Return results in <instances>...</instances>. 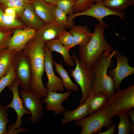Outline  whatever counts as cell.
Instances as JSON below:
<instances>
[{"label":"cell","instance_id":"5bb4252c","mask_svg":"<svg viewBox=\"0 0 134 134\" xmlns=\"http://www.w3.org/2000/svg\"><path fill=\"white\" fill-rule=\"evenodd\" d=\"M71 93V90L62 93L49 92L45 98L41 100L42 102L46 104L47 111H53L55 115H58L65 111L66 109L62 105V103L69 97Z\"/></svg>","mask_w":134,"mask_h":134},{"label":"cell","instance_id":"8fae6325","mask_svg":"<svg viewBox=\"0 0 134 134\" xmlns=\"http://www.w3.org/2000/svg\"><path fill=\"white\" fill-rule=\"evenodd\" d=\"M45 56L44 70L46 72L48 81L46 85L47 92H62L64 90V86L61 78L55 74L53 68V60L52 52L44 46Z\"/></svg>","mask_w":134,"mask_h":134},{"label":"cell","instance_id":"9a60e30c","mask_svg":"<svg viewBox=\"0 0 134 134\" xmlns=\"http://www.w3.org/2000/svg\"><path fill=\"white\" fill-rule=\"evenodd\" d=\"M95 92L93 90L89 96L83 103L72 110H67L63 114V118L61 119V124L65 125L69 122L77 121L89 115V106L94 96Z\"/></svg>","mask_w":134,"mask_h":134},{"label":"cell","instance_id":"f546056e","mask_svg":"<svg viewBox=\"0 0 134 134\" xmlns=\"http://www.w3.org/2000/svg\"><path fill=\"white\" fill-rule=\"evenodd\" d=\"M8 109L6 106H3L0 104V134H8L6 125L9 122L7 112Z\"/></svg>","mask_w":134,"mask_h":134},{"label":"cell","instance_id":"7bdbcfd3","mask_svg":"<svg viewBox=\"0 0 134 134\" xmlns=\"http://www.w3.org/2000/svg\"><path fill=\"white\" fill-rule=\"evenodd\" d=\"M30 2L33 0H28Z\"/></svg>","mask_w":134,"mask_h":134},{"label":"cell","instance_id":"4316f807","mask_svg":"<svg viewBox=\"0 0 134 134\" xmlns=\"http://www.w3.org/2000/svg\"><path fill=\"white\" fill-rule=\"evenodd\" d=\"M30 2L28 0H14L0 4L3 7L11 8L15 11L16 16L21 17L26 5Z\"/></svg>","mask_w":134,"mask_h":134},{"label":"cell","instance_id":"d6986e66","mask_svg":"<svg viewBox=\"0 0 134 134\" xmlns=\"http://www.w3.org/2000/svg\"><path fill=\"white\" fill-rule=\"evenodd\" d=\"M27 26L20 20L7 15L0 6V31L13 32L18 29H24Z\"/></svg>","mask_w":134,"mask_h":134},{"label":"cell","instance_id":"7402d4cb","mask_svg":"<svg viewBox=\"0 0 134 134\" xmlns=\"http://www.w3.org/2000/svg\"><path fill=\"white\" fill-rule=\"evenodd\" d=\"M17 52L13 49L7 48L0 52V79L10 70Z\"/></svg>","mask_w":134,"mask_h":134},{"label":"cell","instance_id":"3957f363","mask_svg":"<svg viewBox=\"0 0 134 134\" xmlns=\"http://www.w3.org/2000/svg\"><path fill=\"white\" fill-rule=\"evenodd\" d=\"M105 51L101 54L91 68L95 75L93 90L97 92H103L108 99L115 93L114 82L112 78L107 74V70L112 64V58L115 52Z\"/></svg>","mask_w":134,"mask_h":134},{"label":"cell","instance_id":"6da1fadb","mask_svg":"<svg viewBox=\"0 0 134 134\" xmlns=\"http://www.w3.org/2000/svg\"><path fill=\"white\" fill-rule=\"evenodd\" d=\"M45 44L44 42L35 37L27 43L22 50L30 61L32 91L40 98L45 97L48 93L42 81L45 70Z\"/></svg>","mask_w":134,"mask_h":134},{"label":"cell","instance_id":"5b68a950","mask_svg":"<svg viewBox=\"0 0 134 134\" xmlns=\"http://www.w3.org/2000/svg\"><path fill=\"white\" fill-rule=\"evenodd\" d=\"M76 66L71 71V76L80 87L82 97L79 104L83 103L89 96L94 87L95 75L91 68L77 58L74 52L72 56Z\"/></svg>","mask_w":134,"mask_h":134},{"label":"cell","instance_id":"836d02e7","mask_svg":"<svg viewBox=\"0 0 134 134\" xmlns=\"http://www.w3.org/2000/svg\"><path fill=\"white\" fill-rule=\"evenodd\" d=\"M13 32L0 31V52L7 48Z\"/></svg>","mask_w":134,"mask_h":134},{"label":"cell","instance_id":"7a4b0ae2","mask_svg":"<svg viewBox=\"0 0 134 134\" xmlns=\"http://www.w3.org/2000/svg\"><path fill=\"white\" fill-rule=\"evenodd\" d=\"M90 39L85 46H79V59L87 66L92 68L101 54L105 51H112L113 47L104 35L105 26L100 23L96 24Z\"/></svg>","mask_w":134,"mask_h":134},{"label":"cell","instance_id":"8992f818","mask_svg":"<svg viewBox=\"0 0 134 134\" xmlns=\"http://www.w3.org/2000/svg\"><path fill=\"white\" fill-rule=\"evenodd\" d=\"M113 123L112 118H107L101 109L88 117L76 121L74 125L81 128L80 134H98L104 127L108 129Z\"/></svg>","mask_w":134,"mask_h":134},{"label":"cell","instance_id":"b9f144b4","mask_svg":"<svg viewBox=\"0 0 134 134\" xmlns=\"http://www.w3.org/2000/svg\"><path fill=\"white\" fill-rule=\"evenodd\" d=\"M131 1L132 5H134V0H130Z\"/></svg>","mask_w":134,"mask_h":134},{"label":"cell","instance_id":"ac0fdd59","mask_svg":"<svg viewBox=\"0 0 134 134\" xmlns=\"http://www.w3.org/2000/svg\"><path fill=\"white\" fill-rule=\"evenodd\" d=\"M20 19L27 27L36 30L40 29L44 24L36 13L31 2L26 5Z\"/></svg>","mask_w":134,"mask_h":134},{"label":"cell","instance_id":"ab89813d","mask_svg":"<svg viewBox=\"0 0 134 134\" xmlns=\"http://www.w3.org/2000/svg\"><path fill=\"white\" fill-rule=\"evenodd\" d=\"M14 0H0V4H2L8 1H12Z\"/></svg>","mask_w":134,"mask_h":134},{"label":"cell","instance_id":"ffe728a7","mask_svg":"<svg viewBox=\"0 0 134 134\" xmlns=\"http://www.w3.org/2000/svg\"><path fill=\"white\" fill-rule=\"evenodd\" d=\"M69 32L73 39L72 48L76 45L82 46L85 45L89 41L92 34L85 26H73Z\"/></svg>","mask_w":134,"mask_h":134},{"label":"cell","instance_id":"4fadbf2b","mask_svg":"<svg viewBox=\"0 0 134 134\" xmlns=\"http://www.w3.org/2000/svg\"><path fill=\"white\" fill-rule=\"evenodd\" d=\"M37 30L26 27L17 29L13 32L7 48L17 52L22 51L27 43L35 37Z\"/></svg>","mask_w":134,"mask_h":134},{"label":"cell","instance_id":"52a82bcc","mask_svg":"<svg viewBox=\"0 0 134 134\" xmlns=\"http://www.w3.org/2000/svg\"><path fill=\"white\" fill-rule=\"evenodd\" d=\"M12 65L16 75V80L22 89L32 91L31 70L29 57L22 50L17 52L14 57Z\"/></svg>","mask_w":134,"mask_h":134},{"label":"cell","instance_id":"e0dca14e","mask_svg":"<svg viewBox=\"0 0 134 134\" xmlns=\"http://www.w3.org/2000/svg\"><path fill=\"white\" fill-rule=\"evenodd\" d=\"M31 3L36 13L44 24L55 22L53 10L56 4L48 3L42 0H33Z\"/></svg>","mask_w":134,"mask_h":134},{"label":"cell","instance_id":"277c9868","mask_svg":"<svg viewBox=\"0 0 134 134\" xmlns=\"http://www.w3.org/2000/svg\"><path fill=\"white\" fill-rule=\"evenodd\" d=\"M134 108V85L123 90L119 89L110 98L102 109L109 118L127 113Z\"/></svg>","mask_w":134,"mask_h":134},{"label":"cell","instance_id":"d4e9b609","mask_svg":"<svg viewBox=\"0 0 134 134\" xmlns=\"http://www.w3.org/2000/svg\"><path fill=\"white\" fill-rule=\"evenodd\" d=\"M119 122L117 125L118 134H129L134 133V126L127 113L118 115Z\"/></svg>","mask_w":134,"mask_h":134},{"label":"cell","instance_id":"44dd1931","mask_svg":"<svg viewBox=\"0 0 134 134\" xmlns=\"http://www.w3.org/2000/svg\"><path fill=\"white\" fill-rule=\"evenodd\" d=\"M45 44L51 52L55 51L60 54L67 66L72 67L75 65V63L72 59V56L69 54L70 49L63 45L57 38L46 42Z\"/></svg>","mask_w":134,"mask_h":134},{"label":"cell","instance_id":"74e56055","mask_svg":"<svg viewBox=\"0 0 134 134\" xmlns=\"http://www.w3.org/2000/svg\"><path fill=\"white\" fill-rule=\"evenodd\" d=\"M132 122V125L134 126V110L132 109L129 110L127 113Z\"/></svg>","mask_w":134,"mask_h":134},{"label":"cell","instance_id":"1f68e13d","mask_svg":"<svg viewBox=\"0 0 134 134\" xmlns=\"http://www.w3.org/2000/svg\"><path fill=\"white\" fill-rule=\"evenodd\" d=\"M64 46L70 49L72 48L73 39L72 36L69 32L66 30L62 32L57 38Z\"/></svg>","mask_w":134,"mask_h":134},{"label":"cell","instance_id":"e575fe53","mask_svg":"<svg viewBox=\"0 0 134 134\" xmlns=\"http://www.w3.org/2000/svg\"><path fill=\"white\" fill-rule=\"evenodd\" d=\"M0 6L3 12L7 15L13 18L17 19L16 12L13 9L10 7H3L0 5Z\"/></svg>","mask_w":134,"mask_h":134},{"label":"cell","instance_id":"2e32d148","mask_svg":"<svg viewBox=\"0 0 134 134\" xmlns=\"http://www.w3.org/2000/svg\"><path fill=\"white\" fill-rule=\"evenodd\" d=\"M66 29L56 22L45 23L40 29L37 30L35 37L45 42L58 38L61 33Z\"/></svg>","mask_w":134,"mask_h":134},{"label":"cell","instance_id":"d6a6232c","mask_svg":"<svg viewBox=\"0 0 134 134\" xmlns=\"http://www.w3.org/2000/svg\"><path fill=\"white\" fill-rule=\"evenodd\" d=\"M93 0H77L73 8V13L82 12L94 4Z\"/></svg>","mask_w":134,"mask_h":134},{"label":"cell","instance_id":"8d00e7d4","mask_svg":"<svg viewBox=\"0 0 134 134\" xmlns=\"http://www.w3.org/2000/svg\"><path fill=\"white\" fill-rule=\"evenodd\" d=\"M116 123L113 124L107 130L104 132H101L98 134H114L115 133Z\"/></svg>","mask_w":134,"mask_h":134},{"label":"cell","instance_id":"60d3db41","mask_svg":"<svg viewBox=\"0 0 134 134\" xmlns=\"http://www.w3.org/2000/svg\"><path fill=\"white\" fill-rule=\"evenodd\" d=\"M96 3L102 2L103 0H93Z\"/></svg>","mask_w":134,"mask_h":134},{"label":"cell","instance_id":"7c38bea8","mask_svg":"<svg viewBox=\"0 0 134 134\" xmlns=\"http://www.w3.org/2000/svg\"><path fill=\"white\" fill-rule=\"evenodd\" d=\"M19 86L18 82L16 79L12 85L8 87L12 92L13 97L11 102L6 106L8 108H12L15 110L16 113L17 118L15 123L8 126L7 130L20 128L22 124V116L25 114L31 115L30 112L25 108L23 100L19 96L18 91Z\"/></svg>","mask_w":134,"mask_h":134},{"label":"cell","instance_id":"484cf974","mask_svg":"<svg viewBox=\"0 0 134 134\" xmlns=\"http://www.w3.org/2000/svg\"><path fill=\"white\" fill-rule=\"evenodd\" d=\"M102 2L108 8L116 12L123 11L132 5L130 0H103Z\"/></svg>","mask_w":134,"mask_h":134},{"label":"cell","instance_id":"83f0119b","mask_svg":"<svg viewBox=\"0 0 134 134\" xmlns=\"http://www.w3.org/2000/svg\"><path fill=\"white\" fill-rule=\"evenodd\" d=\"M53 13L55 22L58 24L64 26L67 29L72 27V23L67 20V14L56 5L53 10Z\"/></svg>","mask_w":134,"mask_h":134},{"label":"cell","instance_id":"f35d334b","mask_svg":"<svg viewBox=\"0 0 134 134\" xmlns=\"http://www.w3.org/2000/svg\"><path fill=\"white\" fill-rule=\"evenodd\" d=\"M48 3H50L56 4L57 0H42Z\"/></svg>","mask_w":134,"mask_h":134},{"label":"cell","instance_id":"f1b7e54d","mask_svg":"<svg viewBox=\"0 0 134 134\" xmlns=\"http://www.w3.org/2000/svg\"><path fill=\"white\" fill-rule=\"evenodd\" d=\"M16 79V74L12 65L7 74L0 79V94L6 87L11 86Z\"/></svg>","mask_w":134,"mask_h":134},{"label":"cell","instance_id":"30bf717a","mask_svg":"<svg viewBox=\"0 0 134 134\" xmlns=\"http://www.w3.org/2000/svg\"><path fill=\"white\" fill-rule=\"evenodd\" d=\"M113 56L117 61L116 68L108 70V75L111 77L113 80L115 90L119 89L122 80L125 77L134 73V68L128 64L129 59L119 51H116Z\"/></svg>","mask_w":134,"mask_h":134},{"label":"cell","instance_id":"4dcf8cb0","mask_svg":"<svg viewBox=\"0 0 134 134\" xmlns=\"http://www.w3.org/2000/svg\"><path fill=\"white\" fill-rule=\"evenodd\" d=\"M77 0H57L56 6L66 14L73 13V8Z\"/></svg>","mask_w":134,"mask_h":134},{"label":"cell","instance_id":"ba28073f","mask_svg":"<svg viewBox=\"0 0 134 134\" xmlns=\"http://www.w3.org/2000/svg\"><path fill=\"white\" fill-rule=\"evenodd\" d=\"M18 93L23 100L25 108L31 113L28 120L33 124H35L39 121L43 115L44 108L40 98L32 91H27L22 89Z\"/></svg>","mask_w":134,"mask_h":134},{"label":"cell","instance_id":"603a6c76","mask_svg":"<svg viewBox=\"0 0 134 134\" xmlns=\"http://www.w3.org/2000/svg\"><path fill=\"white\" fill-rule=\"evenodd\" d=\"M53 64L56 72L61 77L64 87L68 90L78 91L79 85L72 81L67 71L64 68L63 66L57 63L54 61H53Z\"/></svg>","mask_w":134,"mask_h":134},{"label":"cell","instance_id":"cb8c5ba5","mask_svg":"<svg viewBox=\"0 0 134 134\" xmlns=\"http://www.w3.org/2000/svg\"><path fill=\"white\" fill-rule=\"evenodd\" d=\"M108 99V97L104 93L95 92V95L89 106V115L94 113L101 109Z\"/></svg>","mask_w":134,"mask_h":134},{"label":"cell","instance_id":"9c48e42d","mask_svg":"<svg viewBox=\"0 0 134 134\" xmlns=\"http://www.w3.org/2000/svg\"><path fill=\"white\" fill-rule=\"evenodd\" d=\"M111 15L117 16L124 21L125 20L126 13L125 12L113 11L105 7L102 2L94 4L82 12L72 13L69 15L67 18L69 22L72 23L73 19L77 16L83 15L90 16L95 18L99 23L108 27L107 25L103 21L102 19L106 16Z\"/></svg>","mask_w":134,"mask_h":134},{"label":"cell","instance_id":"d590c367","mask_svg":"<svg viewBox=\"0 0 134 134\" xmlns=\"http://www.w3.org/2000/svg\"><path fill=\"white\" fill-rule=\"evenodd\" d=\"M30 130L29 129L19 128L14 129L8 130L7 134H16L23 132L27 133L29 132Z\"/></svg>","mask_w":134,"mask_h":134}]
</instances>
